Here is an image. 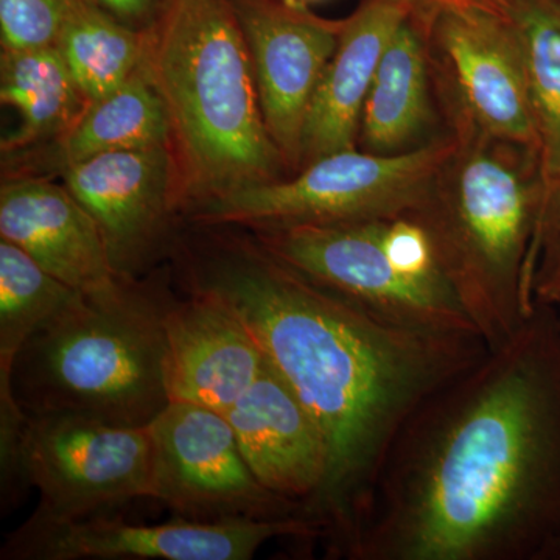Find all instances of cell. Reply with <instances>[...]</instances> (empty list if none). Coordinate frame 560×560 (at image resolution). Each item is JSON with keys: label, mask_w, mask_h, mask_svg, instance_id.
<instances>
[{"label": "cell", "mask_w": 560, "mask_h": 560, "mask_svg": "<svg viewBox=\"0 0 560 560\" xmlns=\"http://www.w3.org/2000/svg\"><path fill=\"white\" fill-rule=\"evenodd\" d=\"M560 353L540 316L412 412L349 560H523L560 515Z\"/></svg>", "instance_id": "obj_1"}, {"label": "cell", "mask_w": 560, "mask_h": 560, "mask_svg": "<svg viewBox=\"0 0 560 560\" xmlns=\"http://www.w3.org/2000/svg\"><path fill=\"white\" fill-rule=\"evenodd\" d=\"M187 290L215 294L316 420L330 466L307 512L327 555L346 559L390 445L431 394L489 352L471 331L410 326L357 304L272 256L226 238L191 267Z\"/></svg>", "instance_id": "obj_2"}, {"label": "cell", "mask_w": 560, "mask_h": 560, "mask_svg": "<svg viewBox=\"0 0 560 560\" xmlns=\"http://www.w3.org/2000/svg\"><path fill=\"white\" fill-rule=\"evenodd\" d=\"M145 69L171 119L176 209L282 178L232 0H168Z\"/></svg>", "instance_id": "obj_3"}, {"label": "cell", "mask_w": 560, "mask_h": 560, "mask_svg": "<svg viewBox=\"0 0 560 560\" xmlns=\"http://www.w3.org/2000/svg\"><path fill=\"white\" fill-rule=\"evenodd\" d=\"M171 302L136 279L80 294L18 353L10 393L20 410L149 425L171 404L164 327Z\"/></svg>", "instance_id": "obj_4"}, {"label": "cell", "mask_w": 560, "mask_h": 560, "mask_svg": "<svg viewBox=\"0 0 560 560\" xmlns=\"http://www.w3.org/2000/svg\"><path fill=\"white\" fill-rule=\"evenodd\" d=\"M480 139L456 149L453 180H438L430 200L411 219L429 231L442 272L493 350L510 341L533 313L523 259L534 194L517 154L526 149L488 136Z\"/></svg>", "instance_id": "obj_5"}, {"label": "cell", "mask_w": 560, "mask_h": 560, "mask_svg": "<svg viewBox=\"0 0 560 560\" xmlns=\"http://www.w3.org/2000/svg\"><path fill=\"white\" fill-rule=\"evenodd\" d=\"M456 149V139H442L397 154L337 151L305 165L293 178L205 202L190 210V219L200 226L264 230L412 217L430 200Z\"/></svg>", "instance_id": "obj_6"}, {"label": "cell", "mask_w": 560, "mask_h": 560, "mask_svg": "<svg viewBox=\"0 0 560 560\" xmlns=\"http://www.w3.org/2000/svg\"><path fill=\"white\" fill-rule=\"evenodd\" d=\"M385 221L293 224L253 231L272 256L372 312L410 326L478 334L444 275L418 278L390 261L383 248Z\"/></svg>", "instance_id": "obj_7"}, {"label": "cell", "mask_w": 560, "mask_h": 560, "mask_svg": "<svg viewBox=\"0 0 560 560\" xmlns=\"http://www.w3.org/2000/svg\"><path fill=\"white\" fill-rule=\"evenodd\" d=\"M22 469L38 489L36 514L73 521L151 499L149 425H114L72 415L25 416Z\"/></svg>", "instance_id": "obj_8"}, {"label": "cell", "mask_w": 560, "mask_h": 560, "mask_svg": "<svg viewBox=\"0 0 560 560\" xmlns=\"http://www.w3.org/2000/svg\"><path fill=\"white\" fill-rule=\"evenodd\" d=\"M149 429L153 441L151 499L164 503L176 517L195 522L302 517L298 504L257 480L223 412L171 401Z\"/></svg>", "instance_id": "obj_9"}, {"label": "cell", "mask_w": 560, "mask_h": 560, "mask_svg": "<svg viewBox=\"0 0 560 560\" xmlns=\"http://www.w3.org/2000/svg\"><path fill=\"white\" fill-rule=\"evenodd\" d=\"M316 539L307 518L135 525L108 514L55 521L33 512L7 534L2 560H249L272 539Z\"/></svg>", "instance_id": "obj_10"}, {"label": "cell", "mask_w": 560, "mask_h": 560, "mask_svg": "<svg viewBox=\"0 0 560 560\" xmlns=\"http://www.w3.org/2000/svg\"><path fill=\"white\" fill-rule=\"evenodd\" d=\"M248 44L265 125L287 167H300L308 109L342 32L296 0H232Z\"/></svg>", "instance_id": "obj_11"}, {"label": "cell", "mask_w": 560, "mask_h": 560, "mask_svg": "<svg viewBox=\"0 0 560 560\" xmlns=\"http://www.w3.org/2000/svg\"><path fill=\"white\" fill-rule=\"evenodd\" d=\"M429 31L475 131L539 153L521 40L508 14L444 7L430 13Z\"/></svg>", "instance_id": "obj_12"}, {"label": "cell", "mask_w": 560, "mask_h": 560, "mask_svg": "<svg viewBox=\"0 0 560 560\" xmlns=\"http://www.w3.org/2000/svg\"><path fill=\"white\" fill-rule=\"evenodd\" d=\"M62 184L97 223L120 278L136 279L176 209L172 145L95 154L62 168Z\"/></svg>", "instance_id": "obj_13"}, {"label": "cell", "mask_w": 560, "mask_h": 560, "mask_svg": "<svg viewBox=\"0 0 560 560\" xmlns=\"http://www.w3.org/2000/svg\"><path fill=\"white\" fill-rule=\"evenodd\" d=\"M165 312V383L171 401L226 412L267 359L237 313L209 291L187 290Z\"/></svg>", "instance_id": "obj_14"}, {"label": "cell", "mask_w": 560, "mask_h": 560, "mask_svg": "<svg viewBox=\"0 0 560 560\" xmlns=\"http://www.w3.org/2000/svg\"><path fill=\"white\" fill-rule=\"evenodd\" d=\"M223 415L257 480L298 504L307 518L326 485L330 455L318 423L289 383L267 360L257 381Z\"/></svg>", "instance_id": "obj_15"}, {"label": "cell", "mask_w": 560, "mask_h": 560, "mask_svg": "<svg viewBox=\"0 0 560 560\" xmlns=\"http://www.w3.org/2000/svg\"><path fill=\"white\" fill-rule=\"evenodd\" d=\"M0 238L81 294L106 293L124 282L97 223L65 184L11 179L0 189Z\"/></svg>", "instance_id": "obj_16"}, {"label": "cell", "mask_w": 560, "mask_h": 560, "mask_svg": "<svg viewBox=\"0 0 560 560\" xmlns=\"http://www.w3.org/2000/svg\"><path fill=\"white\" fill-rule=\"evenodd\" d=\"M411 0H361L342 24L340 43L318 84L302 138V167L355 149L361 114L394 33L415 11Z\"/></svg>", "instance_id": "obj_17"}, {"label": "cell", "mask_w": 560, "mask_h": 560, "mask_svg": "<svg viewBox=\"0 0 560 560\" xmlns=\"http://www.w3.org/2000/svg\"><path fill=\"white\" fill-rule=\"evenodd\" d=\"M430 13L415 9L383 51L363 114L359 139L364 151L405 153L431 121L429 40Z\"/></svg>", "instance_id": "obj_18"}, {"label": "cell", "mask_w": 560, "mask_h": 560, "mask_svg": "<svg viewBox=\"0 0 560 560\" xmlns=\"http://www.w3.org/2000/svg\"><path fill=\"white\" fill-rule=\"evenodd\" d=\"M0 101L21 116L20 128L3 139V151L62 138L88 105L57 47L2 51Z\"/></svg>", "instance_id": "obj_19"}, {"label": "cell", "mask_w": 560, "mask_h": 560, "mask_svg": "<svg viewBox=\"0 0 560 560\" xmlns=\"http://www.w3.org/2000/svg\"><path fill=\"white\" fill-rule=\"evenodd\" d=\"M58 140L62 168L108 151L172 145L167 108L145 62L117 90L88 103L79 120Z\"/></svg>", "instance_id": "obj_20"}, {"label": "cell", "mask_w": 560, "mask_h": 560, "mask_svg": "<svg viewBox=\"0 0 560 560\" xmlns=\"http://www.w3.org/2000/svg\"><path fill=\"white\" fill-rule=\"evenodd\" d=\"M58 50L88 103L117 90L145 62L149 31L110 16L92 0H70Z\"/></svg>", "instance_id": "obj_21"}, {"label": "cell", "mask_w": 560, "mask_h": 560, "mask_svg": "<svg viewBox=\"0 0 560 560\" xmlns=\"http://www.w3.org/2000/svg\"><path fill=\"white\" fill-rule=\"evenodd\" d=\"M80 294L44 270L20 246L0 238V415L20 412L10 393L18 353Z\"/></svg>", "instance_id": "obj_22"}, {"label": "cell", "mask_w": 560, "mask_h": 560, "mask_svg": "<svg viewBox=\"0 0 560 560\" xmlns=\"http://www.w3.org/2000/svg\"><path fill=\"white\" fill-rule=\"evenodd\" d=\"M508 14L518 40L545 178L560 180V0H510Z\"/></svg>", "instance_id": "obj_23"}, {"label": "cell", "mask_w": 560, "mask_h": 560, "mask_svg": "<svg viewBox=\"0 0 560 560\" xmlns=\"http://www.w3.org/2000/svg\"><path fill=\"white\" fill-rule=\"evenodd\" d=\"M70 0H0L3 51L57 46Z\"/></svg>", "instance_id": "obj_24"}, {"label": "cell", "mask_w": 560, "mask_h": 560, "mask_svg": "<svg viewBox=\"0 0 560 560\" xmlns=\"http://www.w3.org/2000/svg\"><path fill=\"white\" fill-rule=\"evenodd\" d=\"M383 248L390 261L407 275L418 278L444 275L429 231L411 217L385 221Z\"/></svg>", "instance_id": "obj_25"}, {"label": "cell", "mask_w": 560, "mask_h": 560, "mask_svg": "<svg viewBox=\"0 0 560 560\" xmlns=\"http://www.w3.org/2000/svg\"><path fill=\"white\" fill-rule=\"evenodd\" d=\"M117 21L138 31H149L167 5L168 0H92Z\"/></svg>", "instance_id": "obj_26"}, {"label": "cell", "mask_w": 560, "mask_h": 560, "mask_svg": "<svg viewBox=\"0 0 560 560\" xmlns=\"http://www.w3.org/2000/svg\"><path fill=\"white\" fill-rule=\"evenodd\" d=\"M416 9L433 13L434 10L444 9V7H477L493 11L506 10L510 0H411Z\"/></svg>", "instance_id": "obj_27"}, {"label": "cell", "mask_w": 560, "mask_h": 560, "mask_svg": "<svg viewBox=\"0 0 560 560\" xmlns=\"http://www.w3.org/2000/svg\"><path fill=\"white\" fill-rule=\"evenodd\" d=\"M296 2L307 3V2H316V0H296Z\"/></svg>", "instance_id": "obj_28"}]
</instances>
